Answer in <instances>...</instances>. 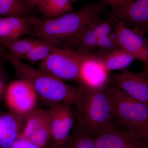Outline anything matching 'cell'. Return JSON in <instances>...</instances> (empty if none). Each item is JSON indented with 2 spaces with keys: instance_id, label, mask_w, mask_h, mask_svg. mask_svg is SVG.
Segmentation results:
<instances>
[{
  "instance_id": "cell-1",
  "label": "cell",
  "mask_w": 148,
  "mask_h": 148,
  "mask_svg": "<svg viewBox=\"0 0 148 148\" xmlns=\"http://www.w3.org/2000/svg\"><path fill=\"white\" fill-rule=\"evenodd\" d=\"M106 5L103 0L57 17L42 19L29 36L63 46L90 22L101 17Z\"/></svg>"
},
{
  "instance_id": "cell-2",
  "label": "cell",
  "mask_w": 148,
  "mask_h": 148,
  "mask_svg": "<svg viewBox=\"0 0 148 148\" xmlns=\"http://www.w3.org/2000/svg\"><path fill=\"white\" fill-rule=\"evenodd\" d=\"M5 61L13 68L18 79L31 85L33 89L43 100L51 105L66 103L73 105L76 100L79 88L66 84L63 81L56 78L37 70L14 57L6 49Z\"/></svg>"
},
{
  "instance_id": "cell-3",
  "label": "cell",
  "mask_w": 148,
  "mask_h": 148,
  "mask_svg": "<svg viewBox=\"0 0 148 148\" xmlns=\"http://www.w3.org/2000/svg\"><path fill=\"white\" fill-rule=\"evenodd\" d=\"M75 106L77 123L94 138L114 125L108 99L103 90L78 86Z\"/></svg>"
},
{
  "instance_id": "cell-4",
  "label": "cell",
  "mask_w": 148,
  "mask_h": 148,
  "mask_svg": "<svg viewBox=\"0 0 148 148\" xmlns=\"http://www.w3.org/2000/svg\"><path fill=\"white\" fill-rule=\"evenodd\" d=\"M114 124L118 127L138 130L148 120V107L113 85L105 89Z\"/></svg>"
},
{
  "instance_id": "cell-5",
  "label": "cell",
  "mask_w": 148,
  "mask_h": 148,
  "mask_svg": "<svg viewBox=\"0 0 148 148\" xmlns=\"http://www.w3.org/2000/svg\"><path fill=\"white\" fill-rule=\"evenodd\" d=\"M82 56L75 51L60 47L40 61L39 70L61 80L78 83Z\"/></svg>"
},
{
  "instance_id": "cell-6",
  "label": "cell",
  "mask_w": 148,
  "mask_h": 148,
  "mask_svg": "<svg viewBox=\"0 0 148 148\" xmlns=\"http://www.w3.org/2000/svg\"><path fill=\"white\" fill-rule=\"evenodd\" d=\"M115 19L112 16L106 18H95L77 34L66 41L62 46L75 51L80 54L92 53L97 49L101 37L114 32Z\"/></svg>"
},
{
  "instance_id": "cell-7",
  "label": "cell",
  "mask_w": 148,
  "mask_h": 148,
  "mask_svg": "<svg viewBox=\"0 0 148 148\" xmlns=\"http://www.w3.org/2000/svg\"><path fill=\"white\" fill-rule=\"evenodd\" d=\"M49 110L52 134V148H63L75 126V109L71 104L58 103L51 105Z\"/></svg>"
},
{
  "instance_id": "cell-8",
  "label": "cell",
  "mask_w": 148,
  "mask_h": 148,
  "mask_svg": "<svg viewBox=\"0 0 148 148\" xmlns=\"http://www.w3.org/2000/svg\"><path fill=\"white\" fill-rule=\"evenodd\" d=\"M109 84L113 85L127 95L148 107V65L144 64L143 69L135 73L128 69L110 76Z\"/></svg>"
},
{
  "instance_id": "cell-9",
  "label": "cell",
  "mask_w": 148,
  "mask_h": 148,
  "mask_svg": "<svg viewBox=\"0 0 148 148\" xmlns=\"http://www.w3.org/2000/svg\"><path fill=\"white\" fill-rule=\"evenodd\" d=\"M18 138L31 140L41 148H47L52 138L49 109H35L29 113Z\"/></svg>"
},
{
  "instance_id": "cell-10",
  "label": "cell",
  "mask_w": 148,
  "mask_h": 148,
  "mask_svg": "<svg viewBox=\"0 0 148 148\" xmlns=\"http://www.w3.org/2000/svg\"><path fill=\"white\" fill-rule=\"evenodd\" d=\"M82 56L78 86L94 90H103L109 84L110 71L97 54L92 53Z\"/></svg>"
},
{
  "instance_id": "cell-11",
  "label": "cell",
  "mask_w": 148,
  "mask_h": 148,
  "mask_svg": "<svg viewBox=\"0 0 148 148\" xmlns=\"http://www.w3.org/2000/svg\"><path fill=\"white\" fill-rule=\"evenodd\" d=\"M114 32L121 49L148 65V38L145 34L135 31L115 19Z\"/></svg>"
},
{
  "instance_id": "cell-12",
  "label": "cell",
  "mask_w": 148,
  "mask_h": 148,
  "mask_svg": "<svg viewBox=\"0 0 148 148\" xmlns=\"http://www.w3.org/2000/svg\"><path fill=\"white\" fill-rule=\"evenodd\" d=\"M93 138L98 148H148L136 130L115 125Z\"/></svg>"
},
{
  "instance_id": "cell-13",
  "label": "cell",
  "mask_w": 148,
  "mask_h": 148,
  "mask_svg": "<svg viewBox=\"0 0 148 148\" xmlns=\"http://www.w3.org/2000/svg\"><path fill=\"white\" fill-rule=\"evenodd\" d=\"M111 16L135 31L148 32V0L133 1L124 8L112 10Z\"/></svg>"
},
{
  "instance_id": "cell-14",
  "label": "cell",
  "mask_w": 148,
  "mask_h": 148,
  "mask_svg": "<svg viewBox=\"0 0 148 148\" xmlns=\"http://www.w3.org/2000/svg\"><path fill=\"white\" fill-rule=\"evenodd\" d=\"M42 20L29 15L0 17V42H8L29 36Z\"/></svg>"
},
{
  "instance_id": "cell-15",
  "label": "cell",
  "mask_w": 148,
  "mask_h": 148,
  "mask_svg": "<svg viewBox=\"0 0 148 148\" xmlns=\"http://www.w3.org/2000/svg\"><path fill=\"white\" fill-rule=\"evenodd\" d=\"M28 114L11 110L0 116V148H10L18 139L24 129Z\"/></svg>"
},
{
  "instance_id": "cell-16",
  "label": "cell",
  "mask_w": 148,
  "mask_h": 148,
  "mask_svg": "<svg viewBox=\"0 0 148 148\" xmlns=\"http://www.w3.org/2000/svg\"><path fill=\"white\" fill-rule=\"evenodd\" d=\"M97 55L110 72L127 69L136 60L134 56L121 49L112 51L100 49Z\"/></svg>"
},
{
  "instance_id": "cell-17",
  "label": "cell",
  "mask_w": 148,
  "mask_h": 148,
  "mask_svg": "<svg viewBox=\"0 0 148 148\" xmlns=\"http://www.w3.org/2000/svg\"><path fill=\"white\" fill-rule=\"evenodd\" d=\"M44 40L30 37L19 38L8 42H0V45L10 54L21 60Z\"/></svg>"
},
{
  "instance_id": "cell-18",
  "label": "cell",
  "mask_w": 148,
  "mask_h": 148,
  "mask_svg": "<svg viewBox=\"0 0 148 148\" xmlns=\"http://www.w3.org/2000/svg\"><path fill=\"white\" fill-rule=\"evenodd\" d=\"M73 0H40L36 6L41 13L54 18L73 11Z\"/></svg>"
},
{
  "instance_id": "cell-19",
  "label": "cell",
  "mask_w": 148,
  "mask_h": 148,
  "mask_svg": "<svg viewBox=\"0 0 148 148\" xmlns=\"http://www.w3.org/2000/svg\"><path fill=\"white\" fill-rule=\"evenodd\" d=\"M63 148H98L94 138L77 123Z\"/></svg>"
},
{
  "instance_id": "cell-20",
  "label": "cell",
  "mask_w": 148,
  "mask_h": 148,
  "mask_svg": "<svg viewBox=\"0 0 148 148\" xmlns=\"http://www.w3.org/2000/svg\"><path fill=\"white\" fill-rule=\"evenodd\" d=\"M31 9L25 0H0V17L28 16Z\"/></svg>"
},
{
  "instance_id": "cell-21",
  "label": "cell",
  "mask_w": 148,
  "mask_h": 148,
  "mask_svg": "<svg viewBox=\"0 0 148 148\" xmlns=\"http://www.w3.org/2000/svg\"><path fill=\"white\" fill-rule=\"evenodd\" d=\"M59 44L44 40L41 43L25 56L23 59L32 63L42 61L58 48L62 47ZM22 59V60H23Z\"/></svg>"
},
{
  "instance_id": "cell-22",
  "label": "cell",
  "mask_w": 148,
  "mask_h": 148,
  "mask_svg": "<svg viewBox=\"0 0 148 148\" xmlns=\"http://www.w3.org/2000/svg\"><path fill=\"white\" fill-rule=\"evenodd\" d=\"M38 98V95L35 92L24 98L6 100V102L11 110L27 114L36 109Z\"/></svg>"
},
{
  "instance_id": "cell-23",
  "label": "cell",
  "mask_w": 148,
  "mask_h": 148,
  "mask_svg": "<svg viewBox=\"0 0 148 148\" xmlns=\"http://www.w3.org/2000/svg\"><path fill=\"white\" fill-rule=\"evenodd\" d=\"M35 92L31 85L28 82L18 79L9 85L6 90V99L8 100L24 98Z\"/></svg>"
},
{
  "instance_id": "cell-24",
  "label": "cell",
  "mask_w": 148,
  "mask_h": 148,
  "mask_svg": "<svg viewBox=\"0 0 148 148\" xmlns=\"http://www.w3.org/2000/svg\"><path fill=\"white\" fill-rule=\"evenodd\" d=\"M97 48L108 51L121 49L114 32L101 37L97 43Z\"/></svg>"
},
{
  "instance_id": "cell-25",
  "label": "cell",
  "mask_w": 148,
  "mask_h": 148,
  "mask_svg": "<svg viewBox=\"0 0 148 148\" xmlns=\"http://www.w3.org/2000/svg\"><path fill=\"white\" fill-rule=\"evenodd\" d=\"M108 4L112 10H116L126 7L132 3L133 0H104Z\"/></svg>"
},
{
  "instance_id": "cell-26",
  "label": "cell",
  "mask_w": 148,
  "mask_h": 148,
  "mask_svg": "<svg viewBox=\"0 0 148 148\" xmlns=\"http://www.w3.org/2000/svg\"><path fill=\"white\" fill-rule=\"evenodd\" d=\"M10 148H41L26 138H18Z\"/></svg>"
},
{
  "instance_id": "cell-27",
  "label": "cell",
  "mask_w": 148,
  "mask_h": 148,
  "mask_svg": "<svg viewBox=\"0 0 148 148\" xmlns=\"http://www.w3.org/2000/svg\"><path fill=\"white\" fill-rule=\"evenodd\" d=\"M5 49L0 45V78L3 81L6 80L8 77L7 73L4 67L5 53Z\"/></svg>"
},
{
  "instance_id": "cell-28",
  "label": "cell",
  "mask_w": 148,
  "mask_h": 148,
  "mask_svg": "<svg viewBox=\"0 0 148 148\" xmlns=\"http://www.w3.org/2000/svg\"><path fill=\"white\" fill-rule=\"evenodd\" d=\"M136 131L148 146V120L143 127Z\"/></svg>"
},
{
  "instance_id": "cell-29",
  "label": "cell",
  "mask_w": 148,
  "mask_h": 148,
  "mask_svg": "<svg viewBox=\"0 0 148 148\" xmlns=\"http://www.w3.org/2000/svg\"><path fill=\"white\" fill-rule=\"evenodd\" d=\"M25 1L27 2V3L30 7V8H32L37 5V4L39 2L40 0H25Z\"/></svg>"
},
{
  "instance_id": "cell-30",
  "label": "cell",
  "mask_w": 148,
  "mask_h": 148,
  "mask_svg": "<svg viewBox=\"0 0 148 148\" xmlns=\"http://www.w3.org/2000/svg\"><path fill=\"white\" fill-rule=\"evenodd\" d=\"M3 88V80L0 78V94L2 91Z\"/></svg>"
}]
</instances>
